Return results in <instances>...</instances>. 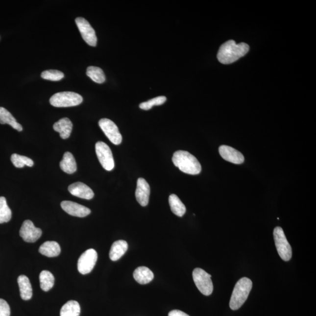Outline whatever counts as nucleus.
Segmentation results:
<instances>
[{
  "mask_svg": "<svg viewBox=\"0 0 316 316\" xmlns=\"http://www.w3.org/2000/svg\"><path fill=\"white\" fill-rule=\"evenodd\" d=\"M249 50L248 45L245 43L237 44L234 41L230 40L219 48L218 58L222 64H231L245 56Z\"/></svg>",
  "mask_w": 316,
  "mask_h": 316,
  "instance_id": "1",
  "label": "nucleus"
},
{
  "mask_svg": "<svg viewBox=\"0 0 316 316\" xmlns=\"http://www.w3.org/2000/svg\"><path fill=\"white\" fill-rule=\"evenodd\" d=\"M252 282L248 278H243L237 282L232 293L230 307L233 311L239 309L245 302L252 290Z\"/></svg>",
  "mask_w": 316,
  "mask_h": 316,
  "instance_id": "3",
  "label": "nucleus"
},
{
  "mask_svg": "<svg viewBox=\"0 0 316 316\" xmlns=\"http://www.w3.org/2000/svg\"><path fill=\"white\" fill-rule=\"evenodd\" d=\"M42 230L36 227L31 220L27 219L23 222L20 230V235L27 243H34L42 236Z\"/></svg>",
  "mask_w": 316,
  "mask_h": 316,
  "instance_id": "11",
  "label": "nucleus"
},
{
  "mask_svg": "<svg viewBox=\"0 0 316 316\" xmlns=\"http://www.w3.org/2000/svg\"><path fill=\"white\" fill-rule=\"evenodd\" d=\"M61 170L68 174H72L77 170L76 160L71 152H66L63 155V159L60 162Z\"/></svg>",
  "mask_w": 316,
  "mask_h": 316,
  "instance_id": "21",
  "label": "nucleus"
},
{
  "mask_svg": "<svg viewBox=\"0 0 316 316\" xmlns=\"http://www.w3.org/2000/svg\"><path fill=\"white\" fill-rule=\"evenodd\" d=\"M172 161L174 166L183 173L195 175L201 172L200 162L194 156L185 150H177L174 152Z\"/></svg>",
  "mask_w": 316,
  "mask_h": 316,
  "instance_id": "2",
  "label": "nucleus"
},
{
  "mask_svg": "<svg viewBox=\"0 0 316 316\" xmlns=\"http://www.w3.org/2000/svg\"><path fill=\"white\" fill-rule=\"evenodd\" d=\"M80 306L79 303L74 300L69 301L62 306L60 313L61 316H79Z\"/></svg>",
  "mask_w": 316,
  "mask_h": 316,
  "instance_id": "24",
  "label": "nucleus"
},
{
  "mask_svg": "<svg viewBox=\"0 0 316 316\" xmlns=\"http://www.w3.org/2000/svg\"><path fill=\"white\" fill-rule=\"evenodd\" d=\"M61 207L69 215L78 218H84L91 213V210L87 207L71 201H63Z\"/></svg>",
  "mask_w": 316,
  "mask_h": 316,
  "instance_id": "12",
  "label": "nucleus"
},
{
  "mask_svg": "<svg viewBox=\"0 0 316 316\" xmlns=\"http://www.w3.org/2000/svg\"><path fill=\"white\" fill-rule=\"evenodd\" d=\"M61 249L59 243L55 242H47L42 244L39 252L48 257H56L61 253Z\"/></svg>",
  "mask_w": 316,
  "mask_h": 316,
  "instance_id": "20",
  "label": "nucleus"
},
{
  "mask_svg": "<svg viewBox=\"0 0 316 316\" xmlns=\"http://www.w3.org/2000/svg\"><path fill=\"white\" fill-rule=\"evenodd\" d=\"M128 247V243L124 240H119L114 242L111 246L110 251V258L111 261L120 260L125 254Z\"/></svg>",
  "mask_w": 316,
  "mask_h": 316,
  "instance_id": "17",
  "label": "nucleus"
},
{
  "mask_svg": "<svg viewBox=\"0 0 316 316\" xmlns=\"http://www.w3.org/2000/svg\"><path fill=\"white\" fill-rule=\"evenodd\" d=\"M40 281L42 290L48 292L53 288L55 284V278L49 271L42 270L40 275Z\"/></svg>",
  "mask_w": 316,
  "mask_h": 316,
  "instance_id": "25",
  "label": "nucleus"
},
{
  "mask_svg": "<svg viewBox=\"0 0 316 316\" xmlns=\"http://www.w3.org/2000/svg\"><path fill=\"white\" fill-rule=\"evenodd\" d=\"M168 316H190L188 314H185V313L182 311H179V310H173V311H171L169 314Z\"/></svg>",
  "mask_w": 316,
  "mask_h": 316,
  "instance_id": "32",
  "label": "nucleus"
},
{
  "mask_svg": "<svg viewBox=\"0 0 316 316\" xmlns=\"http://www.w3.org/2000/svg\"><path fill=\"white\" fill-rule=\"evenodd\" d=\"M133 275L135 281L141 285L149 284L154 278L153 272L146 267H137Z\"/></svg>",
  "mask_w": 316,
  "mask_h": 316,
  "instance_id": "18",
  "label": "nucleus"
},
{
  "mask_svg": "<svg viewBox=\"0 0 316 316\" xmlns=\"http://www.w3.org/2000/svg\"><path fill=\"white\" fill-rule=\"evenodd\" d=\"M68 191L74 196L90 200L94 197V192L88 186L82 182H76L69 186Z\"/></svg>",
  "mask_w": 316,
  "mask_h": 316,
  "instance_id": "15",
  "label": "nucleus"
},
{
  "mask_svg": "<svg viewBox=\"0 0 316 316\" xmlns=\"http://www.w3.org/2000/svg\"><path fill=\"white\" fill-rule=\"evenodd\" d=\"M167 101V97L165 96H159V97L151 99L146 102L141 103L140 107L144 110H149L154 105H160L163 104Z\"/></svg>",
  "mask_w": 316,
  "mask_h": 316,
  "instance_id": "30",
  "label": "nucleus"
},
{
  "mask_svg": "<svg viewBox=\"0 0 316 316\" xmlns=\"http://www.w3.org/2000/svg\"><path fill=\"white\" fill-rule=\"evenodd\" d=\"M149 195L150 186L148 183L146 179L140 177L137 180L135 197L141 206L145 207L149 203Z\"/></svg>",
  "mask_w": 316,
  "mask_h": 316,
  "instance_id": "14",
  "label": "nucleus"
},
{
  "mask_svg": "<svg viewBox=\"0 0 316 316\" xmlns=\"http://www.w3.org/2000/svg\"><path fill=\"white\" fill-rule=\"evenodd\" d=\"M86 74L95 82L101 84L105 81V76L102 69L96 66H89L87 68Z\"/></svg>",
  "mask_w": 316,
  "mask_h": 316,
  "instance_id": "26",
  "label": "nucleus"
},
{
  "mask_svg": "<svg viewBox=\"0 0 316 316\" xmlns=\"http://www.w3.org/2000/svg\"><path fill=\"white\" fill-rule=\"evenodd\" d=\"M219 155L224 160L234 164H242L244 162V156L236 149L227 146L219 147Z\"/></svg>",
  "mask_w": 316,
  "mask_h": 316,
  "instance_id": "13",
  "label": "nucleus"
},
{
  "mask_svg": "<svg viewBox=\"0 0 316 316\" xmlns=\"http://www.w3.org/2000/svg\"><path fill=\"white\" fill-rule=\"evenodd\" d=\"M12 217L11 210L4 197H0V224L7 222Z\"/></svg>",
  "mask_w": 316,
  "mask_h": 316,
  "instance_id": "27",
  "label": "nucleus"
},
{
  "mask_svg": "<svg viewBox=\"0 0 316 316\" xmlns=\"http://www.w3.org/2000/svg\"><path fill=\"white\" fill-rule=\"evenodd\" d=\"M11 161L14 166L18 168H23L25 166L32 167L34 165V162L31 159L17 153L11 155Z\"/></svg>",
  "mask_w": 316,
  "mask_h": 316,
  "instance_id": "28",
  "label": "nucleus"
},
{
  "mask_svg": "<svg viewBox=\"0 0 316 316\" xmlns=\"http://www.w3.org/2000/svg\"><path fill=\"white\" fill-rule=\"evenodd\" d=\"M0 124H7L18 131H23V126L17 122L13 116L4 107H0Z\"/></svg>",
  "mask_w": 316,
  "mask_h": 316,
  "instance_id": "22",
  "label": "nucleus"
},
{
  "mask_svg": "<svg viewBox=\"0 0 316 316\" xmlns=\"http://www.w3.org/2000/svg\"><path fill=\"white\" fill-rule=\"evenodd\" d=\"M98 124L111 143L115 145H120L122 143V135L119 131L118 126L113 121L103 119L99 121Z\"/></svg>",
  "mask_w": 316,
  "mask_h": 316,
  "instance_id": "9",
  "label": "nucleus"
},
{
  "mask_svg": "<svg viewBox=\"0 0 316 316\" xmlns=\"http://www.w3.org/2000/svg\"><path fill=\"white\" fill-rule=\"evenodd\" d=\"M54 130L59 132L60 137L63 140L67 139L72 133L73 129V124L70 120L68 118H63L59 120L53 124Z\"/></svg>",
  "mask_w": 316,
  "mask_h": 316,
  "instance_id": "16",
  "label": "nucleus"
},
{
  "mask_svg": "<svg viewBox=\"0 0 316 316\" xmlns=\"http://www.w3.org/2000/svg\"><path fill=\"white\" fill-rule=\"evenodd\" d=\"M78 29H79L83 40L91 47H96L97 38L96 37L95 29L86 19L82 17H78L75 20Z\"/></svg>",
  "mask_w": 316,
  "mask_h": 316,
  "instance_id": "10",
  "label": "nucleus"
},
{
  "mask_svg": "<svg viewBox=\"0 0 316 316\" xmlns=\"http://www.w3.org/2000/svg\"><path fill=\"white\" fill-rule=\"evenodd\" d=\"M18 284L19 285L21 297L24 300L31 299L32 296V288L28 277L20 275L18 278Z\"/></svg>",
  "mask_w": 316,
  "mask_h": 316,
  "instance_id": "19",
  "label": "nucleus"
},
{
  "mask_svg": "<svg viewBox=\"0 0 316 316\" xmlns=\"http://www.w3.org/2000/svg\"><path fill=\"white\" fill-rule=\"evenodd\" d=\"M210 274L201 268H195L193 272L194 284L200 292L205 296L213 293V285Z\"/></svg>",
  "mask_w": 316,
  "mask_h": 316,
  "instance_id": "6",
  "label": "nucleus"
},
{
  "mask_svg": "<svg viewBox=\"0 0 316 316\" xmlns=\"http://www.w3.org/2000/svg\"><path fill=\"white\" fill-rule=\"evenodd\" d=\"M97 261V253L94 249H89L81 255L77 263V269L82 275H86L94 268Z\"/></svg>",
  "mask_w": 316,
  "mask_h": 316,
  "instance_id": "8",
  "label": "nucleus"
},
{
  "mask_svg": "<svg viewBox=\"0 0 316 316\" xmlns=\"http://www.w3.org/2000/svg\"><path fill=\"white\" fill-rule=\"evenodd\" d=\"M169 203H170L171 212L174 215L179 217H182L185 215L186 211V207L176 194L170 195L169 197Z\"/></svg>",
  "mask_w": 316,
  "mask_h": 316,
  "instance_id": "23",
  "label": "nucleus"
},
{
  "mask_svg": "<svg viewBox=\"0 0 316 316\" xmlns=\"http://www.w3.org/2000/svg\"><path fill=\"white\" fill-rule=\"evenodd\" d=\"M41 77L45 80L57 82L64 77V74L62 72L57 70H48L42 72Z\"/></svg>",
  "mask_w": 316,
  "mask_h": 316,
  "instance_id": "29",
  "label": "nucleus"
},
{
  "mask_svg": "<svg viewBox=\"0 0 316 316\" xmlns=\"http://www.w3.org/2000/svg\"><path fill=\"white\" fill-rule=\"evenodd\" d=\"M82 96L76 93L63 92L56 93L50 98V103L55 107H69L76 106L83 102Z\"/></svg>",
  "mask_w": 316,
  "mask_h": 316,
  "instance_id": "4",
  "label": "nucleus"
},
{
  "mask_svg": "<svg viewBox=\"0 0 316 316\" xmlns=\"http://www.w3.org/2000/svg\"><path fill=\"white\" fill-rule=\"evenodd\" d=\"M10 306L4 299H0V316H10Z\"/></svg>",
  "mask_w": 316,
  "mask_h": 316,
  "instance_id": "31",
  "label": "nucleus"
},
{
  "mask_svg": "<svg viewBox=\"0 0 316 316\" xmlns=\"http://www.w3.org/2000/svg\"><path fill=\"white\" fill-rule=\"evenodd\" d=\"M273 237L280 257L285 261H290L292 256V251L281 227H277L274 229Z\"/></svg>",
  "mask_w": 316,
  "mask_h": 316,
  "instance_id": "5",
  "label": "nucleus"
},
{
  "mask_svg": "<svg viewBox=\"0 0 316 316\" xmlns=\"http://www.w3.org/2000/svg\"><path fill=\"white\" fill-rule=\"evenodd\" d=\"M96 152L99 162L104 170L107 171L112 170L115 165L110 147L106 144L99 141L96 144Z\"/></svg>",
  "mask_w": 316,
  "mask_h": 316,
  "instance_id": "7",
  "label": "nucleus"
}]
</instances>
